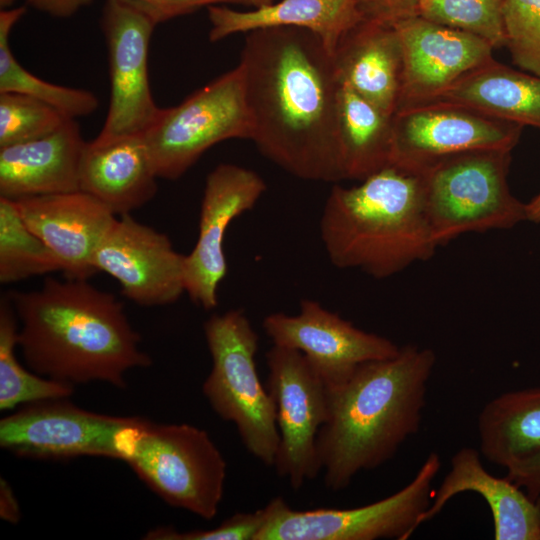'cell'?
I'll return each mask as SVG.
<instances>
[{
	"label": "cell",
	"mask_w": 540,
	"mask_h": 540,
	"mask_svg": "<svg viewBox=\"0 0 540 540\" xmlns=\"http://www.w3.org/2000/svg\"><path fill=\"white\" fill-rule=\"evenodd\" d=\"M402 49L397 109L427 102L464 74L493 58L484 39L419 15L394 24Z\"/></svg>",
	"instance_id": "17"
},
{
	"label": "cell",
	"mask_w": 540,
	"mask_h": 540,
	"mask_svg": "<svg viewBox=\"0 0 540 540\" xmlns=\"http://www.w3.org/2000/svg\"><path fill=\"white\" fill-rule=\"evenodd\" d=\"M239 64L258 150L300 179L343 181L337 119L341 83L322 40L297 27L253 30L245 37Z\"/></svg>",
	"instance_id": "1"
},
{
	"label": "cell",
	"mask_w": 540,
	"mask_h": 540,
	"mask_svg": "<svg viewBox=\"0 0 540 540\" xmlns=\"http://www.w3.org/2000/svg\"><path fill=\"white\" fill-rule=\"evenodd\" d=\"M441 458L431 452L413 479L376 502L349 509H291L282 497L266 505L267 521L256 540H407L429 507Z\"/></svg>",
	"instance_id": "9"
},
{
	"label": "cell",
	"mask_w": 540,
	"mask_h": 540,
	"mask_svg": "<svg viewBox=\"0 0 540 540\" xmlns=\"http://www.w3.org/2000/svg\"><path fill=\"white\" fill-rule=\"evenodd\" d=\"M157 173L144 134L86 142L79 171L80 190L115 215L131 213L157 192Z\"/></svg>",
	"instance_id": "21"
},
{
	"label": "cell",
	"mask_w": 540,
	"mask_h": 540,
	"mask_svg": "<svg viewBox=\"0 0 540 540\" xmlns=\"http://www.w3.org/2000/svg\"><path fill=\"white\" fill-rule=\"evenodd\" d=\"M253 132L238 63L178 105L161 108L144 138L158 178L175 180L212 146L229 139L252 140Z\"/></svg>",
	"instance_id": "8"
},
{
	"label": "cell",
	"mask_w": 540,
	"mask_h": 540,
	"mask_svg": "<svg viewBox=\"0 0 540 540\" xmlns=\"http://www.w3.org/2000/svg\"><path fill=\"white\" fill-rule=\"evenodd\" d=\"M203 329L212 361L202 385L205 398L235 425L246 450L273 467L280 436L274 400L257 373V332L240 309L211 315Z\"/></svg>",
	"instance_id": "7"
},
{
	"label": "cell",
	"mask_w": 540,
	"mask_h": 540,
	"mask_svg": "<svg viewBox=\"0 0 540 540\" xmlns=\"http://www.w3.org/2000/svg\"><path fill=\"white\" fill-rule=\"evenodd\" d=\"M148 17L156 25L203 7L225 4L247 5L246 0H116Z\"/></svg>",
	"instance_id": "34"
},
{
	"label": "cell",
	"mask_w": 540,
	"mask_h": 540,
	"mask_svg": "<svg viewBox=\"0 0 540 540\" xmlns=\"http://www.w3.org/2000/svg\"><path fill=\"white\" fill-rule=\"evenodd\" d=\"M119 460L169 505L205 520L217 515L227 463L205 430L138 417Z\"/></svg>",
	"instance_id": "6"
},
{
	"label": "cell",
	"mask_w": 540,
	"mask_h": 540,
	"mask_svg": "<svg viewBox=\"0 0 540 540\" xmlns=\"http://www.w3.org/2000/svg\"><path fill=\"white\" fill-rule=\"evenodd\" d=\"M429 101L462 105L493 118L540 129V77L494 58L464 74Z\"/></svg>",
	"instance_id": "24"
},
{
	"label": "cell",
	"mask_w": 540,
	"mask_h": 540,
	"mask_svg": "<svg viewBox=\"0 0 540 540\" xmlns=\"http://www.w3.org/2000/svg\"><path fill=\"white\" fill-rule=\"evenodd\" d=\"M421 0H358L364 19L394 25L419 15Z\"/></svg>",
	"instance_id": "35"
},
{
	"label": "cell",
	"mask_w": 540,
	"mask_h": 540,
	"mask_svg": "<svg viewBox=\"0 0 540 540\" xmlns=\"http://www.w3.org/2000/svg\"><path fill=\"white\" fill-rule=\"evenodd\" d=\"M266 506L253 512H237L209 530L179 532L171 527L150 530L148 540H256L267 521Z\"/></svg>",
	"instance_id": "33"
},
{
	"label": "cell",
	"mask_w": 540,
	"mask_h": 540,
	"mask_svg": "<svg viewBox=\"0 0 540 540\" xmlns=\"http://www.w3.org/2000/svg\"><path fill=\"white\" fill-rule=\"evenodd\" d=\"M266 189L258 173L236 164L221 163L207 175L197 241L185 259V289L193 303L206 310L217 306V290L227 273L225 233Z\"/></svg>",
	"instance_id": "16"
},
{
	"label": "cell",
	"mask_w": 540,
	"mask_h": 540,
	"mask_svg": "<svg viewBox=\"0 0 540 540\" xmlns=\"http://www.w3.org/2000/svg\"><path fill=\"white\" fill-rule=\"evenodd\" d=\"M91 1L92 0H26L29 6L59 18L72 16Z\"/></svg>",
	"instance_id": "37"
},
{
	"label": "cell",
	"mask_w": 540,
	"mask_h": 540,
	"mask_svg": "<svg viewBox=\"0 0 540 540\" xmlns=\"http://www.w3.org/2000/svg\"><path fill=\"white\" fill-rule=\"evenodd\" d=\"M527 221L540 223V192L526 203Z\"/></svg>",
	"instance_id": "39"
},
{
	"label": "cell",
	"mask_w": 540,
	"mask_h": 540,
	"mask_svg": "<svg viewBox=\"0 0 540 540\" xmlns=\"http://www.w3.org/2000/svg\"><path fill=\"white\" fill-rule=\"evenodd\" d=\"M502 0H421L419 16L476 35L494 49L505 46Z\"/></svg>",
	"instance_id": "30"
},
{
	"label": "cell",
	"mask_w": 540,
	"mask_h": 540,
	"mask_svg": "<svg viewBox=\"0 0 540 540\" xmlns=\"http://www.w3.org/2000/svg\"><path fill=\"white\" fill-rule=\"evenodd\" d=\"M130 417L91 412L51 399L24 405L0 421V446L21 457L117 459L122 431Z\"/></svg>",
	"instance_id": "12"
},
{
	"label": "cell",
	"mask_w": 540,
	"mask_h": 540,
	"mask_svg": "<svg viewBox=\"0 0 540 540\" xmlns=\"http://www.w3.org/2000/svg\"><path fill=\"white\" fill-rule=\"evenodd\" d=\"M506 472V477L531 498H540V448L513 462Z\"/></svg>",
	"instance_id": "36"
},
{
	"label": "cell",
	"mask_w": 540,
	"mask_h": 540,
	"mask_svg": "<svg viewBox=\"0 0 540 540\" xmlns=\"http://www.w3.org/2000/svg\"><path fill=\"white\" fill-rule=\"evenodd\" d=\"M266 364L280 436L273 467L293 490H299L322 471L316 439L328 418V390L295 349L273 344L266 352Z\"/></svg>",
	"instance_id": "11"
},
{
	"label": "cell",
	"mask_w": 540,
	"mask_h": 540,
	"mask_svg": "<svg viewBox=\"0 0 540 540\" xmlns=\"http://www.w3.org/2000/svg\"><path fill=\"white\" fill-rule=\"evenodd\" d=\"M18 319L17 347L35 373L70 385L126 386L134 368L151 358L140 348L123 304L88 279L48 277L33 291H11Z\"/></svg>",
	"instance_id": "2"
},
{
	"label": "cell",
	"mask_w": 540,
	"mask_h": 540,
	"mask_svg": "<svg viewBox=\"0 0 540 540\" xmlns=\"http://www.w3.org/2000/svg\"><path fill=\"white\" fill-rule=\"evenodd\" d=\"M16 0H0V7L2 9H8L10 8Z\"/></svg>",
	"instance_id": "41"
},
{
	"label": "cell",
	"mask_w": 540,
	"mask_h": 540,
	"mask_svg": "<svg viewBox=\"0 0 540 540\" xmlns=\"http://www.w3.org/2000/svg\"><path fill=\"white\" fill-rule=\"evenodd\" d=\"M0 516L10 523H17L21 518L20 506L9 483L0 480Z\"/></svg>",
	"instance_id": "38"
},
{
	"label": "cell",
	"mask_w": 540,
	"mask_h": 540,
	"mask_svg": "<svg viewBox=\"0 0 540 540\" xmlns=\"http://www.w3.org/2000/svg\"><path fill=\"white\" fill-rule=\"evenodd\" d=\"M185 259L166 234L128 213L116 220L92 263L96 271L117 280L129 300L142 306H163L186 293Z\"/></svg>",
	"instance_id": "15"
},
{
	"label": "cell",
	"mask_w": 540,
	"mask_h": 540,
	"mask_svg": "<svg viewBox=\"0 0 540 540\" xmlns=\"http://www.w3.org/2000/svg\"><path fill=\"white\" fill-rule=\"evenodd\" d=\"M392 117L340 84L337 119L343 180L361 181L389 166Z\"/></svg>",
	"instance_id": "26"
},
{
	"label": "cell",
	"mask_w": 540,
	"mask_h": 540,
	"mask_svg": "<svg viewBox=\"0 0 540 540\" xmlns=\"http://www.w3.org/2000/svg\"><path fill=\"white\" fill-rule=\"evenodd\" d=\"M68 119L58 109L28 95L0 93V147L45 136Z\"/></svg>",
	"instance_id": "31"
},
{
	"label": "cell",
	"mask_w": 540,
	"mask_h": 540,
	"mask_svg": "<svg viewBox=\"0 0 540 540\" xmlns=\"http://www.w3.org/2000/svg\"><path fill=\"white\" fill-rule=\"evenodd\" d=\"M18 319L5 295L0 302V409L68 398L74 387L30 372L16 357Z\"/></svg>",
	"instance_id": "28"
},
{
	"label": "cell",
	"mask_w": 540,
	"mask_h": 540,
	"mask_svg": "<svg viewBox=\"0 0 540 540\" xmlns=\"http://www.w3.org/2000/svg\"><path fill=\"white\" fill-rule=\"evenodd\" d=\"M340 83L384 113L397 110L402 83V49L394 25L363 19L339 41L333 53Z\"/></svg>",
	"instance_id": "22"
},
{
	"label": "cell",
	"mask_w": 540,
	"mask_h": 540,
	"mask_svg": "<svg viewBox=\"0 0 540 540\" xmlns=\"http://www.w3.org/2000/svg\"><path fill=\"white\" fill-rule=\"evenodd\" d=\"M501 13L514 64L540 77V0H502Z\"/></svg>",
	"instance_id": "32"
},
{
	"label": "cell",
	"mask_w": 540,
	"mask_h": 540,
	"mask_svg": "<svg viewBox=\"0 0 540 540\" xmlns=\"http://www.w3.org/2000/svg\"><path fill=\"white\" fill-rule=\"evenodd\" d=\"M157 25L116 0H106L101 16L110 78V102L96 138L144 134L156 120L158 107L150 89L149 45Z\"/></svg>",
	"instance_id": "14"
},
{
	"label": "cell",
	"mask_w": 540,
	"mask_h": 540,
	"mask_svg": "<svg viewBox=\"0 0 540 540\" xmlns=\"http://www.w3.org/2000/svg\"><path fill=\"white\" fill-rule=\"evenodd\" d=\"M86 141L75 119L45 136L0 147V197L19 200L79 191Z\"/></svg>",
	"instance_id": "20"
},
{
	"label": "cell",
	"mask_w": 540,
	"mask_h": 540,
	"mask_svg": "<svg viewBox=\"0 0 540 540\" xmlns=\"http://www.w3.org/2000/svg\"><path fill=\"white\" fill-rule=\"evenodd\" d=\"M435 363L432 349L407 344L327 388L328 418L316 448L329 490H344L360 472L382 466L419 431Z\"/></svg>",
	"instance_id": "3"
},
{
	"label": "cell",
	"mask_w": 540,
	"mask_h": 540,
	"mask_svg": "<svg viewBox=\"0 0 540 540\" xmlns=\"http://www.w3.org/2000/svg\"><path fill=\"white\" fill-rule=\"evenodd\" d=\"M62 272L50 248L25 223L14 200L0 197V281Z\"/></svg>",
	"instance_id": "29"
},
{
	"label": "cell",
	"mask_w": 540,
	"mask_h": 540,
	"mask_svg": "<svg viewBox=\"0 0 540 540\" xmlns=\"http://www.w3.org/2000/svg\"><path fill=\"white\" fill-rule=\"evenodd\" d=\"M262 325L274 345L301 352L328 389L345 383L361 364L392 357L400 349L311 299L301 300L297 314L271 313Z\"/></svg>",
	"instance_id": "13"
},
{
	"label": "cell",
	"mask_w": 540,
	"mask_h": 540,
	"mask_svg": "<svg viewBox=\"0 0 540 540\" xmlns=\"http://www.w3.org/2000/svg\"><path fill=\"white\" fill-rule=\"evenodd\" d=\"M523 126L462 105L428 101L396 110L390 166L420 172L432 163L478 150L512 151Z\"/></svg>",
	"instance_id": "10"
},
{
	"label": "cell",
	"mask_w": 540,
	"mask_h": 540,
	"mask_svg": "<svg viewBox=\"0 0 540 540\" xmlns=\"http://www.w3.org/2000/svg\"><path fill=\"white\" fill-rule=\"evenodd\" d=\"M274 0H246L247 5L254 8L261 7L273 3Z\"/></svg>",
	"instance_id": "40"
},
{
	"label": "cell",
	"mask_w": 540,
	"mask_h": 540,
	"mask_svg": "<svg viewBox=\"0 0 540 540\" xmlns=\"http://www.w3.org/2000/svg\"><path fill=\"white\" fill-rule=\"evenodd\" d=\"M479 451L491 463L507 468L540 448V387L501 393L489 400L477 418Z\"/></svg>",
	"instance_id": "25"
},
{
	"label": "cell",
	"mask_w": 540,
	"mask_h": 540,
	"mask_svg": "<svg viewBox=\"0 0 540 540\" xmlns=\"http://www.w3.org/2000/svg\"><path fill=\"white\" fill-rule=\"evenodd\" d=\"M479 450L462 447L451 458L420 526L436 517L455 496L472 492L481 496L491 512L496 540H540V498H531L507 477L490 474Z\"/></svg>",
	"instance_id": "19"
},
{
	"label": "cell",
	"mask_w": 540,
	"mask_h": 540,
	"mask_svg": "<svg viewBox=\"0 0 540 540\" xmlns=\"http://www.w3.org/2000/svg\"><path fill=\"white\" fill-rule=\"evenodd\" d=\"M511 151L478 150L442 158L420 173L424 210L437 246L470 232L505 230L527 221L510 191Z\"/></svg>",
	"instance_id": "5"
},
{
	"label": "cell",
	"mask_w": 540,
	"mask_h": 540,
	"mask_svg": "<svg viewBox=\"0 0 540 540\" xmlns=\"http://www.w3.org/2000/svg\"><path fill=\"white\" fill-rule=\"evenodd\" d=\"M27 226L55 254L67 278L88 279L93 257L116 222L102 202L79 190L15 200Z\"/></svg>",
	"instance_id": "18"
},
{
	"label": "cell",
	"mask_w": 540,
	"mask_h": 540,
	"mask_svg": "<svg viewBox=\"0 0 540 540\" xmlns=\"http://www.w3.org/2000/svg\"><path fill=\"white\" fill-rule=\"evenodd\" d=\"M25 12L24 6L0 11V93L28 95L58 109L71 119L92 114L98 108V98L94 93L47 82L26 70L15 58L9 38Z\"/></svg>",
	"instance_id": "27"
},
{
	"label": "cell",
	"mask_w": 540,
	"mask_h": 540,
	"mask_svg": "<svg viewBox=\"0 0 540 540\" xmlns=\"http://www.w3.org/2000/svg\"><path fill=\"white\" fill-rule=\"evenodd\" d=\"M320 236L334 266L376 279L428 260L438 248L424 210L421 174L390 165L355 186L332 187Z\"/></svg>",
	"instance_id": "4"
},
{
	"label": "cell",
	"mask_w": 540,
	"mask_h": 540,
	"mask_svg": "<svg viewBox=\"0 0 540 540\" xmlns=\"http://www.w3.org/2000/svg\"><path fill=\"white\" fill-rule=\"evenodd\" d=\"M209 40L269 27H297L316 34L333 54L342 37L364 19L358 0H280L251 11L225 5L207 8Z\"/></svg>",
	"instance_id": "23"
}]
</instances>
